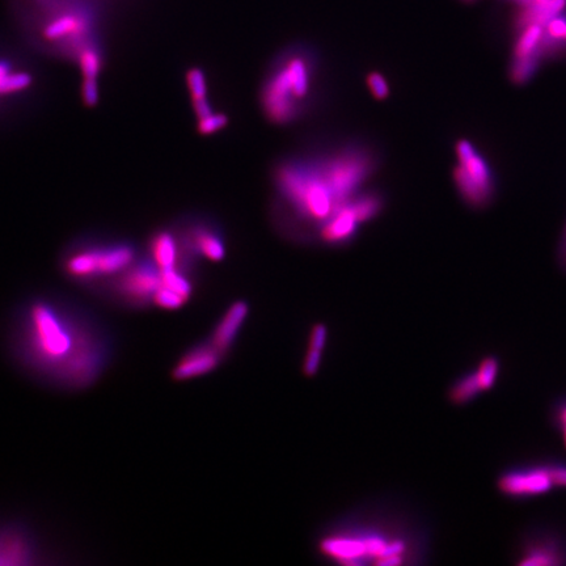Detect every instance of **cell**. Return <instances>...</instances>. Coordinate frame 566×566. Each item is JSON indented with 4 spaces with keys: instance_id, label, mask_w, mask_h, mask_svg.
I'll return each instance as SVG.
<instances>
[{
    "instance_id": "1",
    "label": "cell",
    "mask_w": 566,
    "mask_h": 566,
    "mask_svg": "<svg viewBox=\"0 0 566 566\" xmlns=\"http://www.w3.org/2000/svg\"><path fill=\"white\" fill-rule=\"evenodd\" d=\"M10 339L12 356L29 375L62 390L91 387L114 353L112 336L91 312L52 294L21 304Z\"/></svg>"
},
{
    "instance_id": "22",
    "label": "cell",
    "mask_w": 566,
    "mask_h": 566,
    "mask_svg": "<svg viewBox=\"0 0 566 566\" xmlns=\"http://www.w3.org/2000/svg\"><path fill=\"white\" fill-rule=\"evenodd\" d=\"M483 391L481 388L479 379L476 377L475 371L473 373L466 375V377L460 378L458 382L451 387L450 390V400L453 401L455 405H464L471 403L476 396H479Z\"/></svg>"
},
{
    "instance_id": "11",
    "label": "cell",
    "mask_w": 566,
    "mask_h": 566,
    "mask_svg": "<svg viewBox=\"0 0 566 566\" xmlns=\"http://www.w3.org/2000/svg\"><path fill=\"white\" fill-rule=\"evenodd\" d=\"M363 223L366 222L359 214L353 197L319 228L316 236H318L320 242L327 244V246H345V244L356 239L359 227Z\"/></svg>"
},
{
    "instance_id": "5",
    "label": "cell",
    "mask_w": 566,
    "mask_h": 566,
    "mask_svg": "<svg viewBox=\"0 0 566 566\" xmlns=\"http://www.w3.org/2000/svg\"><path fill=\"white\" fill-rule=\"evenodd\" d=\"M455 155L458 164L454 168L453 179L460 198L472 209L487 208L497 192L491 163L475 143L466 138L455 143Z\"/></svg>"
},
{
    "instance_id": "9",
    "label": "cell",
    "mask_w": 566,
    "mask_h": 566,
    "mask_svg": "<svg viewBox=\"0 0 566 566\" xmlns=\"http://www.w3.org/2000/svg\"><path fill=\"white\" fill-rule=\"evenodd\" d=\"M497 488L511 498H529L546 494L555 488L548 464L523 468L502 473L497 480Z\"/></svg>"
},
{
    "instance_id": "8",
    "label": "cell",
    "mask_w": 566,
    "mask_h": 566,
    "mask_svg": "<svg viewBox=\"0 0 566 566\" xmlns=\"http://www.w3.org/2000/svg\"><path fill=\"white\" fill-rule=\"evenodd\" d=\"M177 236L189 257L211 263L225 260L227 247L225 235L217 222L200 215H188L173 223Z\"/></svg>"
},
{
    "instance_id": "16",
    "label": "cell",
    "mask_w": 566,
    "mask_h": 566,
    "mask_svg": "<svg viewBox=\"0 0 566 566\" xmlns=\"http://www.w3.org/2000/svg\"><path fill=\"white\" fill-rule=\"evenodd\" d=\"M544 38H546V28L542 24L532 23L521 28L514 42L513 59H543Z\"/></svg>"
},
{
    "instance_id": "27",
    "label": "cell",
    "mask_w": 566,
    "mask_h": 566,
    "mask_svg": "<svg viewBox=\"0 0 566 566\" xmlns=\"http://www.w3.org/2000/svg\"><path fill=\"white\" fill-rule=\"evenodd\" d=\"M99 83L97 80H83L82 82V97L83 103L87 107H95L99 101Z\"/></svg>"
},
{
    "instance_id": "14",
    "label": "cell",
    "mask_w": 566,
    "mask_h": 566,
    "mask_svg": "<svg viewBox=\"0 0 566 566\" xmlns=\"http://www.w3.org/2000/svg\"><path fill=\"white\" fill-rule=\"evenodd\" d=\"M223 354L215 349L211 342H205L190 348L183 354L172 370V378L176 382H184L217 369L222 361Z\"/></svg>"
},
{
    "instance_id": "26",
    "label": "cell",
    "mask_w": 566,
    "mask_h": 566,
    "mask_svg": "<svg viewBox=\"0 0 566 566\" xmlns=\"http://www.w3.org/2000/svg\"><path fill=\"white\" fill-rule=\"evenodd\" d=\"M367 86L377 100H384L390 96V86H388L386 78L380 73L367 75Z\"/></svg>"
},
{
    "instance_id": "2",
    "label": "cell",
    "mask_w": 566,
    "mask_h": 566,
    "mask_svg": "<svg viewBox=\"0 0 566 566\" xmlns=\"http://www.w3.org/2000/svg\"><path fill=\"white\" fill-rule=\"evenodd\" d=\"M377 166L375 152L358 143L285 160L274 171L283 228L301 238L318 234L342 205L365 189Z\"/></svg>"
},
{
    "instance_id": "29",
    "label": "cell",
    "mask_w": 566,
    "mask_h": 566,
    "mask_svg": "<svg viewBox=\"0 0 566 566\" xmlns=\"http://www.w3.org/2000/svg\"><path fill=\"white\" fill-rule=\"evenodd\" d=\"M555 421L557 428L561 429L566 426V400L560 401L557 404L555 411Z\"/></svg>"
},
{
    "instance_id": "24",
    "label": "cell",
    "mask_w": 566,
    "mask_h": 566,
    "mask_svg": "<svg viewBox=\"0 0 566 566\" xmlns=\"http://www.w3.org/2000/svg\"><path fill=\"white\" fill-rule=\"evenodd\" d=\"M475 373L483 391L492 390L497 382L498 374H500V361L493 356L485 357L479 363Z\"/></svg>"
},
{
    "instance_id": "28",
    "label": "cell",
    "mask_w": 566,
    "mask_h": 566,
    "mask_svg": "<svg viewBox=\"0 0 566 566\" xmlns=\"http://www.w3.org/2000/svg\"><path fill=\"white\" fill-rule=\"evenodd\" d=\"M556 488H566V466L563 463L548 464Z\"/></svg>"
},
{
    "instance_id": "23",
    "label": "cell",
    "mask_w": 566,
    "mask_h": 566,
    "mask_svg": "<svg viewBox=\"0 0 566 566\" xmlns=\"http://www.w3.org/2000/svg\"><path fill=\"white\" fill-rule=\"evenodd\" d=\"M540 63H542L540 58L513 59L509 67L511 82L517 86L529 83L538 74Z\"/></svg>"
},
{
    "instance_id": "31",
    "label": "cell",
    "mask_w": 566,
    "mask_h": 566,
    "mask_svg": "<svg viewBox=\"0 0 566 566\" xmlns=\"http://www.w3.org/2000/svg\"><path fill=\"white\" fill-rule=\"evenodd\" d=\"M560 430H561V434H563V441L566 447V426H564V428H561Z\"/></svg>"
},
{
    "instance_id": "19",
    "label": "cell",
    "mask_w": 566,
    "mask_h": 566,
    "mask_svg": "<svg viewBox=\"0 0 566 566\" xmlns=\"http://www.w3.org/2000/svg\"><path fill=\"white\" fill-rule=\"evenodd\" d=\"M328 340V328L324 324H316L311 329L310 342H308V350L306 353V358H304L303 363V373L307 377H312L318 373L321 354H323L325 345H327Z\"/></svg>"
},
{
    "instance_id": "13",
    "label": "cell",
    "mask_w": 566,
    "mask_h": 566,
    "mask_svg": "<svg viewBox=\"0 0 566 566\" xmlns=\"http://www.w3.org/2000/svg\"><path fill=\"white\" fill-rule=\"evenodd\" d=\"M37 548L27 530L18 525L0 527V565L35 564Z\"/></svg>"
},
{
    "instance_id": "6",
    "label": "cell",
    "mask_w": 566,
    "mask_h": 566,
    "mask_svg": "<svg viewBox=\"0 0 566 566\" xmlns=\"http://www.w3.org/2000/svg\"><path fill=\"white\" fill-rule=\"evenodd\" d=\"M162 281V272L147 253L111 281L97 287V293L112 302L130 308H146L154 304L156 291Z\"/></svg>"
},
{
    "instance_id": "12",
    "label": "cell",
    "mask_w": 566,
    "mask_h": 566,
    "mask_svg": "<svg viewBox=\"0 0 566 566\" xmlns=\"http://www.w3.org/2000/svg\"><path fill=\"white\" fill-rule=\"evenodd\" d=\"M566 564V542L556 535H536L521 548L518 565L556 566Z\"/></svg>"
},
{
    "instance_id": "7",
    "label": "cell",
    "mask_w": 566,
    "mask_h": 566,
    "mask_svg": "<svg viewBox=\"0 0 566 566\" xmlns=\"http://www.w3.org/2000/svg\"><path fill=\"white\" fill-rule=\"evenodd\" d=\"M40 75L23 59L0 54V116H14L35 101Z\"/></svg>"
},
{
    "instance_id": "3",
    "label": "cell",
    "mask_w": 566,
    "mask_h": 566,
    "mask_svg": "<svg viewBox=\"0 0 566 566\" xmlns=\"http://www.w3.org/2000/svg\"><path fill=\"white\" fill-rule=\"evenodd\" d=\"M318 86L315 53L295 46L281 54L270 67L261 88V108L272 124L290 125L314 103Z\"/></svg>"
},
{
    "instance_id": "20",
    "label": "cell",
    "mask_w": 566,
    "mask_h": 566,
    "mask_svg": "<svg viewBox=\"0 0 566 566\" xmlns=\"http://www.w3.org/2000/svg\"><path fill=\"white\" fill-rule=\"evenodd\" d=\"M75 63L79 67L83 80H97L103 71L104 56L99 46L94 44L84 48L76 57Z\"/></svg>"
},
{
    "instance_id": "21",
    "label": "cell",
    "mask_w": 566,
    "mask_h": 566,
    "mask_svg": "<svg viewBox=\"0 0 566 566\" xmlns=\"http://www.w3.org/2000/svg\"><path fill=\"white\" fill-rule=\"evenodd\" d=\"M546 38H544L543 53L555 54L563 52L566 48V18L563 15L548 21L546 24Z\"/></svg>"
},
{
    "instance_id": "4",
    "label": "cell",
    "mask_w": 566,
    "mask_h": 566,
    "mask_svg": "<svg viewBox=\"0 0 566 566\" xmlns=\"http://www.w3.org/2000/svg\"><path fill=\"white\" fill-rule=\"evenodd\" d=\"M141 255V249L129 240L86 235L63 249L59 265L69 280L96 290L132 266Z\"/></svg>"
},
{
    "instance_id": "15",
    "label": "cell",
    "mask_w": 566,
    "mask_h": 566,
    "mask_svg": "<svg viewBox=\"0 0 566 566\" xmlns=\"http://www.w3.org/2000/svg\"><path fill=\"white\" fill-rule=\"evenodd\" d=\"M249 312L247 302L238 301L232 303L225 315L222 316L217 327H215L213 335H211V345L225 356L230 350L236 337H238L240 329H242L244 321H246Z\"/></svg>"
},
{
    "instance_id": "10",
    "label": "cell",
    "mask_w": 566,
    "mask_h": 566,
    "mask_svg": "<svg viewBox=\"0 0 566 566\" xmlns=\"http://www.w3.org/2000/svg\"><path fill=\"white\" fill-rule=\"evenodd\" d=\"M146 253L158 266L160 272L184 269L194 273L196 269L197 261L187 255L172 225L160 228L150 236Z\"/></svg>"
},
{
    "instance_id": "17",
    "label": "cell",
    "mask_w": 566,
    "mask_h": 566,
    "mask_svg": "<svg viewBox=\"0 0 566 566\" xmlns=\"http://www.w3.org/2000/svg\"><path fill=\"white\" fill-rule=\"evenodd\" d=\"M566 10V0H544L542 3H530L523 6L517 16V27L519 29L532 23L544 25L548 21L563 15Z\"/></svg>"
},
{
    "instance_id": "25",
    "label": "cell",
    "mask_w": 566,
    "mask_h": 566,
    "mask_svg": "<svg viewBox=\"0 0 566 566\" xmlns=\"http://www.w3.org/2000/svg\"><path fill=\"white\" fill-rule=\"evenodd\" d=\"M228 125V117L223 113H211L209 116L197 120V130L201 135H213L221 132Z\"/></svg>"
},
{
    "instance_id": "32",
    "label": "cell",
    "mask_w": 566,
    "mask_h": 566,
    "mask_svg": "<svg viewBox=\"0 0 566 566\" xmlns=\"http://www.w3.org/2000/svg\"><path fill=\"white\" fill-rule=\"evenodd\" d=\"M544 0H531V3H542Z\"/></svg>"
},
{
    "instance_id": "18",
    "label": "cell",
    "mask_w": 566,
    "mask_h": 566,
    "mask_svg": "<svg viewBox=\"0 0 566 566\" xmlns=\"http://www.w3.org/2000/svg\"><path fill=\"white\" fill-rule=\"evenodd\" d=\"M185 80H187L190 101H192L197 120L213 113V108H211L208 100V82H206L204 71L198 69V67H193L185 75Z\"/></svg>"
},
{
    "instance_id": "30",
    "label": "cell",
    "mask_w": 566,
    "mask_h": 566,
    "mask_svg": "<svg viewBox=\"0 0 566 566\" xmlns=\"http://www.w3.org/2000/svg\"><path fill=\"white\" fill-rule=\"evenodd\" d=\"M559 263L566 272V226L559 246Z\"/></svg>"
}]
</instances>
